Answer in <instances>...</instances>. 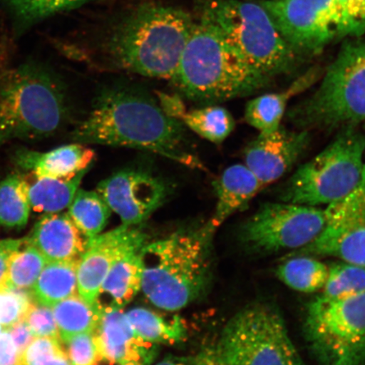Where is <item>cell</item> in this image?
I'll list each match as a JSON object with an SVG mask.
<instances>
[{"instance_id":"obj_1","label":"cell","mask_w":365,"mask_h":365,"mask_svg":"<svg viewBox=\"0 0 365 365\" xmlns=\"http://www.w3.org/2000/svg\"><path fill=\"white\" fill-rule=\"evenodd\" d=\"M73 139L84 145L148 150L191 168H204L185 148V125L153 100L124 89L100 94Z\"/></svg>"},{"instance_id":"obj_2","label":"cell","mask_w":365,"mask_h":365,"mask_svg":"<svg viewBox=\"0 0 365 365\" xmlns=\"http://www.w3.org/2000/svg\"><path fill=\"white\" fill-rule=\"evenodd\" d=\"M171 81L187 98L212 104L257 93L271 78L251 67L203 16L195 23Z\"/></svg>"},{"instance_id":"obj_3","label":"cell","mask_w":365,"mask_h":365,"mask_svg":"<svg viewBox=\"0 0 365 365\" xmlns=\"http://www.w3.org/2000/svg\"><path fill=\"white\" fill-rule=\"evenodd\" d=\"M215 231L208 222L143 246L141 289L150 303L176 312L203 294L211 278Z\"/></svg>"},{"instance_id":"obj_4","label":"cell","mask_w":365,"mask_h":365,"mask_svg":"<svg viewBox=\"0 0 365 365\" xmlns=\"http://www.w3.org/2000/svg\"><path fill=\"white\" fill-rule=\"evenodd\" d=\"M195 23L180 9L140 7L114 30L108 46L109 56L121 70L171 81Z\"/></svg>"},{"instance_id":"obj_5","label":"cell","mask_w":365,"mask_h":365,"mask_svg":"<svg viewBox=\"0 0 365 365\" xmlns=\"http://www.w3.org/2000/svg\"><path fill=\"white\" fill-rule=\"evenodd\" d=\"M66 116L65 91L48 71L24 66L0 76V145L51 135Z\"/></svg>"},{"instance_id":"obj_6","label":"cell","mask_w":365,"mask_h":365,"mask_svg":"<svg viewBox=\"0 0 365 365\" xmlns=\"http://www.w3.org/2000/svg\"><path fill=\"white\" fill-rule=\"evenodd\" d=\"M299 130L355 128L365 122V47L345 44L314 93L289 113Z\"/></svg>"},{"instance_id":"obj_7","label":"cell","mask_w":365,"mask_h":365,"mask_svg":"<svg viewBox=\"0 0 365 365\" xmlns=\"http://www.w3.org/2000/svg\"><path fill=\"white\" fill-rule=\"evenodd\" d=\"M365 135L346 128L316 157L299 168L282 189V202L319 207L346 197L361 181Z\"/></svg>"},{"instance_id":"obj_8","label":"cell","mask_w":365,"mask_h":365,"mask_svg":"<svg viewBox=\"0 0 365 365\" xmlns=\"http://www.w3.org/2000/svg\"><path fill=\"white\" fill-rule=\"evenodd\" d=\"M204 17L217 27L249 65L270 77L292 70L297 54L282 38L261 4L221 0L210 4Z\"/></svg>"},{"instance_id":"obj_9","label":"cell","mask_w":365,"mask_h":365,"mask_svg":"<svg viewBox=\"0 0 365 365\" xmlns=\"http://www.w3.org/2000/svg\"><path fill=\"white\" fill-rule=\"evenodd\" d=\"M217 345L228 365H307L281 313L267 302L251 303L237 312Z\"/></svg>"},{"instance_id":"obj_10","label":"cell","mask_w":365,"mask_h":365,"mask_svg":"<svg viewBox=\"0 0 365 365\" xmlns=\"http://www.w3.org/2000/svg\"><path fill=\"white\" fill-rule=\"evenodd\" d=\"M304 335L319 365H365V294L317 297L305 313Z\"/></svg>"},{"instance_id":"obj_11","label":"cell","mask_w":365,"mask_h":365,"mask_svg":"<svg viewBox=\"0 0 365 365\" xmlns=\"http://www.w3.org/2000/svg\"><path fill=\"white\" fill-rule=\"evenodd\" d=\"M259 4L297 56L317 54L336 40L363 34L336 0H266Z\"/></svg>"},{"instance_id":"obj_12","label":"cell","mask_w":365,"mask_h":365,"mask_svg":"<svg viewBox=\"0 0 365 365\" xmlns=\"http://www.w3.org/2000/svg\"><path fill=\"white\" fill-rule=\"evenodd\" d=\"M325 225V209L285 202L267 203L245 222L240 239L257 253L295 251L312 243Z\"/></svg>"},{"instance_id":"obj_13","label":"cell","mask_w":365,"mask_h":365,"mask_svg":"<svg viewBox=\"0 0 365 365\" xmlns=\"http://www.w3.org/2000/svg\"><path fill=\"white\" fill-rule=\"evenodd\" d=\"M326 225L312 243L289 257H337L365 267V168L361 181L346 197L327 205Z\"/></svg>"},{"instance_id":"obj_14","label":"cell","mask_w":365,"mask_h":365,"mask_svg":"<svg viewBox=\"0 0 365 365\" xmlns=\"http://www.w3.org/2000/svg\"><path fill=\"white\" fill-rule=\"evenodd\" d=\"M97 191L125 226L147 220L167 196L166 186L161 180L136 170L113 173L99 182Z\"/></svg>"},{"instance_id":"obj_15","label":"cell","mask_w":365,"mask_h":365,"mask_svg":"<svg viewBox=\"0 0 365 365\" xmlns=\"http://www.w3.org/2000/svg\"><path fill=\"white\" fill-rule=\"evenodd\" d=\"M147 235L135 226L122 225L88 240L77 264V291L86 302H98L100 291L114 262L122 255L143 248Z\"/></svg>"},{"instance_id":"obj_16","label":"cell","mask_w":365,"mask_h":365,"mask_svg":"<svg viewBox=\"0 0 365 365\" xmlns=\"http://www.w3.org/2000/svg\"><path fill=\"white\" fill-rule=\"evenodd\" d=\"M309 130L284 126L270 134H259L245 149V165L262 186L280 180L302 156L309 143Z\"/></svg>"},{"instance_id":"obj_17","label":"cell","mask_w":365,"mask_h":365,"mask_svg":"<svg viewBox=\"0 0 365 365\" xmlns=\"http://www.w3.org/2000/svg\"><path fill=\"white\" fill-rule=\"evenodd\" d=\"M100 305L99 322L94 332L103 360L110 365L152 363L156 349L137 334L122 308Z\"/></svg>"},{"instance_id":"obj_18","label":"cell","mask_w":365,"mask_h":365,"mask_svg":"<svg viewBox=\"0 0 365 365\" xmlns=\"http://www.w3.org/2000/svg\"><path fill=\"white\" fill-rule=\"evenodd\" d=\"M68 213H50L36 222L29 243L40 251L47 262L80 259L88 246V238Z\"/></svg>"},{"instance_id":"obj_19","label":"cell","mask_w":365,"mask_h":365,"mask_svg":"<svg viewBox=\"0 0 365 365\" xmlns=\"http://www.w3.org/2000/svg\"><path fill=\"white\" fill-rule=\"evenodd\" d=\"M17 165L36 177L66 179L88 171L94 162L95 152L86 145H63L47 153L21 150L16 153Z\"/></svg>"},{"instance_id":"obj_20","label":"cell","mask_w":365,"mask_h":365,"mask_svg":"<svg viewBox=\"0 0 365 365\" xmlns=\"http://www.w3.org/2000/svg\"><path fill=\"white\" fill-rule=\"evenodd\" d=\"M217 207L210 225L217 230L227 218L243 211L264 187L245 164L226 168L214 182Z\"/></svg>"},{"instance_id":"obj_21","label":"cell","mask_w":365,"mask_h":365,"mask_svg":"<svg viewBox=\"0 0 365 365\" xmlns=\"http://www.w3.org/2000/svg\"><path fill=\"white\" fill-rule=\"evenodd\" d=\"M317 79V73L309 72L284 91L250 100L245 110L246 122L259 134H270L279 129L290 100L310 88Z\"/></svg>"},{"instance_id":"obj_22","label":"cell","mask_w":365,"mask_h":365,"mask_svg":"<svg viewBox=\"0 0 365 365\" xmlns=\"http://www.w3.org/2000/svg\"><path fill=\"white\" fill-rule=\"evenodd\" d=\"M141 249L130 251L113 263L100 291L99 296L107 295L111 299L110 304L105 305L124 307L141 289Z\"/></svg>"},{"instance_id":"obj_23","label":"cell","mask_w":365,"mask_h":365,"mask_svg":"<svg viewBox=\"0 0 365 365\" xmlns=\"http://www.w3.org/2000/svg\"><path fill=\"white\" fill-rule=\"evenodd\" d=\"M79 259L49 262L31 287L36 303L52 308L77 293V264Z\"/></svg>"},{"instance_id":"obj_24","label":"cell","mask_w":365,"mask_h":365,"mask_svg":"<svg viewBox=\"0 0 365 365\" xmlns=\"http://www.w3.org/2000/svg\"><path fill=\"white\" fill-rule=\"evenodd\" d=\"M88 172H81L66 179H36L34 184L29 186L31 208L44 214L61 212L68 208Z\"/></svg>"},{"instance_id":"obj_25","label":"cell","mask_w":365,"mask_h":365,"mask_svg":"<svg viewBox=\"0 0 365 365\" xmlns=\"http://www.w3.org/2000/svg\"><path fill=\"white\" fill-rule=\"evenodd\" d=\"M52 309L61 339L66 341L81 333L95 331L101 305L98 302L89 304L79 294H76L61 301Z\"/></svg>"},{"instance_id":"obj_26","label":"cell","mask_w":365,"mask_h":365,"mask_svg":"<svg viewBox=\"0 0 365 365\" xmlns=\"http://www.w3.org/2000/svg\"><path fill=\"white\" fill-rule=\"evenodd\" d=\"M329 267L309 255H295L277 269L278 279L301 293L312 294L325 286Z\"/></svg>"},{"instance_id":"obj_27","label":"cell","mask_w":365,"mask_h":365,"mask_svg":"<svg viewBox=\"0 0 365 365\" xmlns=\"http://www.w3.org/2000/svg\"><path fill=\"white\" fill-rule=\"evenodd\" d=\"M112 210L97 190L79 189L68 207V216L86 238L101 234Z\"/></svg>"},{"instance_id":"obj_28","label":"cell","mask_w":365,"mask_h":365,"mask_svg":"<svg viewBox=\"0 0 365 365\" xmlns=\"http://www.w3.org/2000/svg\"><path fill=\"white\" fill-rule=\"evenodd\" d=\"M180 121L195 134L215 144L223 143L235 128V118L230 111L217 105L185 111Z\"/></svg>"},{"instance_id":"obj_29","label":"cell","mask_w":365,"mask_h":365,"mask_svg":"<svg viewBox=\"0 0 365 365\" xmlns=\"http://www.w3.org/2000/svg\"><path fill=\"white\" fill-rule=\"evenodd\" d=\"M135 331L152 344H176L185 339V328L179 317L168 321L145 308H135L126 313Z\"/></svg>"},{"instance_id":"obj_30","label":"cell","mask_w":365,"mask_h":365,"mask_svg":"<svg viewBox=\"0 0 365 365\" xmlns=\"http://www.w3.org/2000/svg\"><path fill=\"white\" fill-rule=\"evenodd\" d=\"M29 184L19 175L0 181V226L20 228L29 222Z\"/></svg>"},{"instance_id":"obj_31","label":"cell","mask_w":365,"mask_h":365,"mask_svg":"<svg viewBox=\"0 0 365 365\" xmlns=\"http://www.w3.org/2000/svg\"><path fill=\"white\" fill-rule=\"evenodd\" d=\"M47 263L40 251L26 238L25 244L12 255L1 287L31 289Z\"/></svg>"},{"instance_id":"obj_32","label":"cell","mask_w":365,"mask_h":365,"mask_svg":"<svg viewBox=\"0 0 365 365\" xmlns=\"http://www.w3.org/2000/svg\"><path fill=\"white\" fill-rule=\"evenodd\" d=\"M88 0H3L21 27L33 26L49 16L81 6Z\"/></svg>"},{"instance_id":"obj_33","label":"cell","mask_w":365,"mask_h":365,"mask_svg":"<svg viewBox=\"0 0 365 365\" xmlns=\"http://www.w3.org/2000/svg\"><path fill=\"white\" fill-rule=\"evenodd\" d=\"M322 294L327 299H340L365 294V267L349 263L332 264Z\"/></svg>"},{"instance_id":"obj_34","label":"cell","mask_w":365,"mask_h":365,"mask_svg":"<svg viewBox=\"0 0 365 365\" xmlns=\"http://www.w3.org/2000/svg\"><path fill=\"white\" fill-rule=\"evenodd\" d=\"M21 365H72L61 340L35 337L21 356Z\"/></svg>"},{"instance_id":"obj_35","label":"cell","mask_w":365,"mask_h":365,"mask_svg":"<svg viewBox=\"0 0 365 365\" xmlns=\"http://www.w3.org/2000/svg\"><path fill=\"white\" fill-rule=\"evenodd\" d=\"M31 303L25 290L0 287V326L8 329L23 321Z\"/></svg>"},{"instance_id":"obj_36","label":"cell","mask_w":365,"mask_h":365,"mask_svg":"<svg viewBox=\"0 0 365 365\" xmlns=\"http://www.w3.org/2000/svg\"><path fill=\"white\" fill-rule=\"evenodd\" d=\"M72 365H99L103 361L95 332L81 333L65 341Z\"/></svg>"},{"instance_id":"obj_37","label":"cell","mask_w":365,"mask_h":365,"mask_svg":"<svg viewBox=\"0 0 365 365\" xmlns=\"http://www.w3.org/2000/svg\"><path fill=\"white\" fill-rule=\"evenodd\" d=\"M24 321L35 337H50L61 340L52 308L31 303Z\"/></svg>"},{"instance_id":"obj_38","label":"cell","mask_w":365,"mask_h":365,"mask_svg":"<svg viewBox=\"0 0 365 365\" xmlns=\"http://www.w3.org/2000/svg\"><path fill=\"white\" fill-rule=\"evenodd\" d=\"M156 365H228L217 345L190 356H168Z\"/></svg>"},{"instance_id":"obj_39","label":"cell","mask_w":365,"mask_h":365,"mask_svg":"<svg viewBox=\"0 0 365 365\" xmlns=\"http://www.w3.org/2000/svg\"><path fill=\"white\" fill-rule=\"evenodd\" d=\"M26 238L19 240H0V287L2 286L6 277L9 263L12 255L25 244Z\"/></svg>"},{"instance_id":"obj_40","label":"cell","mask_w":365,"mask_h":365,"mask_svg":"<svg viewBox=\"0 0 365 365\" xmlns=\"http://www.w3.org/2000/svg\"><path fill=\"white\" fill-rule=\"evenodd\" d=\"M0 365H21V355L6 329L0 335Z\"/></svg>"},{"instance_id":"obj_41","label":"cell","mask_w":365,"mask_h":365,"mask_svg":"<svg viewBox=\"0 0 365 365\" xmlns=\"http://www.w3.org/2000/svg\"><path fill=\"white\" fill-rule=\"evenodd\" d=\"M6 330L10 333L14 344H15L21 356L35 339L33 332H31L24 319L16 323L15 325L8 328Z\"/></svg>"},{"instance_id":"obj_42","label":"cell","mask_w":365,"mask_h":365,"mask_svg":"<svg viewBox=\"0 0 365 365\" xmlns=\"http://www.w3.org/2000/svg\"><path fill=\"white\" fill-rule=\"evenodd\" d=\"M357 23L361 33L365 31V0H336Z\"/></svg>"},{"instance_id":"obj_43","label":"cell","mask_w":365,"mask_h":365,"mask_svg":"<svg viewBox=\"0 0 365 365\" xmlns=\"http://www.w3.org/2000/svg\"><path fill=\"white\" fill-rule=\"evenodd\" d=\"M4 328L1 326H0V335L2 334V332L4 331Z\"/></svg>"},{"instance_id":"obj_44","label":"cell","mask_w":365,"mask_h":365,"mask_svg":"<svg viewBox=\"0 0 365 365\" xmlns=\"http://www.w3.org/2000/svg\"><path fill=\"white\" fill-rule=\"evenodd\" d=\"M120 365H139V364H120Z\"/></svg>"},{"instance_id":"obj_45","label":"cell","mask_w":365,"mask_h":365,"mask_svg":"<svg viewBox=\"0 0 365 365\" xmlns=\"http://www.w3.org/2000/svg\"><path fill=\"white\" fill-rule=\"evenodd\" d=\"M363 43H364V47H365V41H364V42H363Z\"/></svg>"},{"instance_id":"obj_46","label":"cell","mask_w":365,"mask_h":365,"mask_svg":"<svg viewBox=\"0 0 365 365\" xmlns=\"http://www.w3.org/2000/svg\"><path fill=\"white\" fill-rule=\"evenodd\" d=\"M364 128H365V122H364Z\"/></svg>"}]
</instances>
